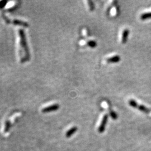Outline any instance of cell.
I'll use <instances>...</instances> for the list:
<instances>
[{
  "mask_svg": "<svg viewBox=\"0 0 151 151\" xmlns=\"http://www.w3.org/2000/svg\"><path fill=\"white\" fill-rule=\"evenodd\" d=\"M19 34L20 35V43L21 48L22 49L24 54L23 57L21 58V62L22 63H25L27 62L30 59V53L29 50V48L27 45V39H26V35L24 31L22 29L19 30Z\"/></svg>",
  "mask_w": 151,
  "mask_h": 151,
  "instance_id": "1",
  "label": "cell"
},
{
  "mask_svg": "<svg viewBox=\"0 0 151 151\" xmlns=\"http://www.w3.org/2000/svg\"><path fill=\"white\" fill-rule=\"evenodd\" d=\"M129 104L132 107H134V108H136L138 109L139 110L141 111L143 113H144L145 114H149L150 113V110L145 107V106L143 105H139L135 100H130L129 101Z\"/></svg>",
  "mask_w": 151,
  "mask_h": 151,
  "instance_id": "2",
  "label": "cell"
},
{
  "mask_svg": "<svg viewBox=\"0 0 151 151\" xmlns=\"http://www.w3.org/2000/svg\"><path fill=\"white\" fill-rule=\"evenodd\" d=\"M59 108V105L58 104H53L44 107V109H42V112L43 113H50L51 111H54L58 110Z\"/></svg>",
  "mask_w": 151,
  "mask_h": 151,
  "instance_id": "3",
  "label": "cell"
},
{
  "mask_svg": "<svg viewBox=\"0 0 151 151\" xmlns=\"http://www.w3.org/2000/svg\"><path fill=\"white\" fill-rule=\"evenodd\" d=\"M107 119H108V115H107V114L104 115V116H103V118L101 121V123L100 124V126L98 128V132L102 133L103 131H105L106 125L107 122Z\"/></svg>",
  "mask_w": 151,
  "mask_h": 151,
  "instance_id": "4",
  "label": "cell"
},
{
  "mask_svg": "<svg viewBox=\"0 0 151 151\" xmlns=\"http://www.w3.org/2000/svg\"><path fill=\"white\" fill-rule=\"evenodd\" d=\"M121 58L119 55H114L113 57L108 58L106 59V62L107 63H118L120 61Z\"/></svg>",
  "mask_w": 151,
  "mask_h": 151,
  "instance_id": "5",
  "label": "cell"
},
{
  "mask_svg": "<svg viewBox=\"0 0 151 151\" xmlns=\"http://www.w3.org/2000/svg\"><path fill=\"white\" fill-rule=\"evenodd\" d=\"M129 34V30L128 29L124 30L122 37V43L123 44H126L127 42L128 36Z\"/></svg>",
  "mask_w": 151,
  "mask_h": 151,
  "instance_id": "6",
  "label": "cell"
},
{
  "mask_svg": "<svg viewBox=\"0 0 151 151\" xmlns=\"http://www.w3.org/2000/svg\"><path fill=\"white\" fill-rule=\"evenodd\" d=\"M13 24H14L15 25H19V26H22V27H25V28H27L29 27V24L26 23L24 22L23 21H21V20H14L12 21V23Z\"/></svg>",
  "mask_w": 151,
  "mask_h": 151,
  "instance_id": "7",
  "label": "cell"
},
{
  "mask_svg": "<svg viewBox=\"0 0 151 151\" xmlns=\"http://www.w3.org/2000/svg\"><path fill=\"white\" fill-rule=\"evenodd\" d=\"M77 130V128L76 127H73L72 128H71L70 129H69V130L66 132V136L67 138H69L71 137L73 134H74Z\"/></svg>",
  "mask_w": 151,
  "mask_h": 151,
  "instance_id": "8",
  "label": "cell"
},
{
  "mask_svg": "<svg viewBox=\"0 0 151 151\" xmlns=\"http://www.w3.org/2000/svg\"><path fill=\"white\" fill-rule=\"evenodd\" d=\"M140 18L142 20H145L151 19V12L143 13V14H142L140 15Z\"/></svg>",
  "mask_w": 151,
  "mask_h": 151,
  "instance_id": "9",
  "label": "cell"
},
{
  "mask_svg": "<svg viewBox=\"0 0 151 151\" xmlns=\"http://www.w3.org/2000/svg\"><path fill=\"white\" fill-rule=\"evenodd\" d=\"M87 45L88 46L91 47V48H95V47L97 46V43L94 40H90L87 42Z\"/></svg>",
  "mask_w": 151,
  "mask_h": 151,
  "instance_id": "10",
  "label": "cell"
},
{
  "mask_svg": "<svg viewBox=\"0 0 151 151\" xmlns=\"http://www.w3.org/2000/svg\"><path fill=\"white\" fill-rule=\"evenodd\" d=\"M87 3H88V5L89 6L90 10L91 11H93L95 9V6H94V4H93V2L92 1H88Z\"/></svg>",
  "mask_w": 151,
  "mask_h": 151,
  "instance_id": "11",
  "label": "cell"
},
{
  "mask_svg": "<svg viewBox=\"0 0 151 151\" xmlns=\"http://www.w3.org/2000/svg\"><path fill=\"white\" fill-rule=\"evenodd\" d=\"M11 126V123L8 122V121H7V122L5 123V132H7L10 128Z\"/></svg>",
  "mask_w": 151,
  "mask_h": 151,
  "instance_id": "12",
  "label": "cell"
},
{
  "mask_svg": "<svg viewBox=\"0 0 151 151\" xmlns=\"http://www.w3.org/2000/svg\"><path fill=\"white\" fill-rule=\"evenodd\" d=\"M110 115L111 116V117L113 118V119H116L118 118L117 115H116V114L115 113L114 111H110Z\"/></svg>",
  "mask_w": 151,
  "mask_h": 151,
  "instance_id": "13",
  "label": "cell"
},
{
  "mask_svg": "<svg viewBox=\"0 0 151 151\" xmlns=\"http://www.w3.org/2000/svg\"><path fill=\"white\" fill-rule=\"evenodd\" d=\"M7 1H0V8H2L5 7L6 5Z\"/></svg>",
  "mask_w": 151,
  "mask_h": 151,
  "instance_id": "14",
  "label": "cell"
},
{
  "mask_svg": "<svg viewBox=\"0 0 151 151\" xmlns=\"http://www.w3.org/2000/svg\"><path fill=\"white\" fill-rule=\"evenodd\" d=\"M2 17L3 18V19L5 20V21H6V23H7V24H10V23H11L10 20L9 19H8L6 16H5V15H4L3 14V15H2Z\"/></svg>",
  "mask_w": 151,
  "mask_h": 151,
  "instance_id": "15",
  "label": "cell"
}]
</instances>
